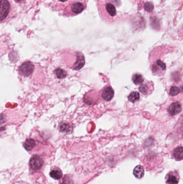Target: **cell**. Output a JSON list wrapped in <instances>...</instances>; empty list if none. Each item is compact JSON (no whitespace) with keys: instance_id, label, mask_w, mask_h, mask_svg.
<instances>
[{"instance_id":"8","label":"cell","mask_w":183,"mask_h":184,"mask_svg":"<svg viewBox=\"0 0 183 184\" xmlns=\"http://www.w3.org/2000/svg\"><path fill=\"white\" fill-rule=\"evenodd\" d=\"M144 169L141 166H136L133 171V174L135 175V177L139 179L142 178L144 175Z\"/></svg>"},{"instance_id":"17","label":"cell","mask_w":183,"mask_h":184,"mask_svg":"<svg viewBox=\"0 0 183 184\" xmlns=\"http://www.w3.org/2000/svg\"><path fill=\"white\" fill-rule=\"evenodd\" d=\"M106 8L109 14L111 16H115L116 15V9L113 5L108 3L106 5Z\"/></svg>"},{"instance_id":"4","label":"cell","mask_w":183,"mask_h":184,"mask_svg":"<svg viewBox=\"0 0 183 184\" xmlns=\"http://www.w3.org/2000/svg\"><path fill=\"white\" fill-rule=\"evenodd\" d=\"M114 90L111 87L108 86L104 88L102 93V97L105 101H110L114 96Z\"/></svg>"},{"instance_id":"20","label":"cell","mask_w":183,"mask_h":184,"mask_svg":"<svg viewBox=\"0 0 183 184\" xmlns=\"http://www.w3.org/2000/svg\"><path fill=\"white\" fill-rule=\"evenodd\" d=\"M144 9L146 12H151L154 9V5L151 2H147L144 4Z\"/></svg>"},{"instance_id":"23","label":"cell","mask_w":183,"mask_h":184,"mask_svg":"<svg viewBox=\"0 0 183 184\" xmlns=\"http://www.w3.org/2000/svg\"><path fill=\"white\" fill-rule=\"evenodd\" d=\"M17 2H21L22 1H23V0H15Z\"/></svg>"},{"instance_id":"15","label":"cell","mask_w":183,"mask_h":184,"mask_svg":"<svg viewBox=\"0 0 183 184\" xmlns=\"http://www.w3.org/2000/svg\"><path fill=\"white\" fill-rule=\"evenodd\" d=\"M132 80L135 85H140L142 84L144 80L143 76L141 74H135L132 76Z\"/></svg>"},{"instance_id":"16","label":"cell","mask_w":183,"mask_h":184,"mask_svg":"<svg viewBox=\"0 0 183 184\" xmlns=\"http://www.w3.org/2000/svg\"><path fill=\"white\" fill-rule=\"evenodd\" d=\"M128 99L129 101H130V102H135L140 99V94L139 92H132L130 93V94L129 95Z\"/></svg>"},{"instance_id":"3","label":"cell","mask_w":183,"mask_h":184,"mask_svg":"<svg viewBox=\"0 0 183 184\" xmlns=\"http://www.w3.org/2000/svg\"><path fill=\"white\" fill-rule=\"evenodd\" d=\"M30 165L33 170H38L41 168L43 165V159L38 156H34L30 159Z\"/></svg>"},{"instance_id":"18","label":"cell","mask_w":183,"mask_h":184,"mask_svg":"<svg viewBox=\"0 0 183 184\" xmlns=\"http://www.w3.org/2000/svg\"><path fill=\"white\" fill-rule=\"evenodd\" d=\"M181 90L180 88L177 86H172L170 89L169 94L171 97L176 96L178 94L181 92Z\"/></svg>"},{"instance_id":"12","label":"cell","mask_w":183,"mask_h":184,"mask_svg":"<svg viewBox=\"0 0 183 184\" xmlns=\"http://www.w3.org/2000/svg\"><path fill=\"white\" fill-rule=\"evenodd\" d=\"M59 130L62 133H68L70 131H71V127L68 123L66 122H62L60 124Z\"/></svg>"},{"instance_id":"22","label":"cell","mask_w":183,"mask_h":184,"mask_svg":"<svg viewBox=\"0 0 183 184\" xmlns=\"http://www.w3.org/2000/svg\"><path fill=\"white\" fill-rule=\"evenodd\" d=\"M156 64L157 65V66L160 67L161 69L162 70H165L166 69V66L164 62H162L161 60H157L156 62Z\"/></svg>"},{"instance_id":"10","label":"cell","mask_w":183,"mask_h":184,"mask_svg":"<svg viewBox=\"0 0 183 184\" xmlns=\"http://www.w3.org/2000/svg\"><path fill=\"white\" fill-rule=\"evenodd\" d=\"M35 145H36L35 141L33 139H27L23 144L24 147L28 151H30L33 149Z\"/></svg>"},{"instance_id":"24","label":"cell","mask_w":183,"mask_h":184,"mask_svg":"<svg viewBox=\"0 0 183 184\" xmlns=\"http://www.w3.org/2000/svg\"><path fill=\"white\" fill-rule=\"evenodd\" d=\"M61 2H65V1H66L67 0H60Z\"/></svg>"},{"instance_id":"6","label":"cell","mask_w":183,"mask_h":184,"mask_svg":"<svg viewBox=\"0 0 183 184\" xmlns=\"http://www.w3.org/2000/svg\"><path fill=\"white\" fill-rule=\"evenodd\" d=\"M85 64V58L82 54L78 55V59L75 63L74 64L73 69L75 70L80 69L82 68Z\"/></svg>"},{"instance_id":"7","label":"cell","mask_w":183,"mask_h":184,"mask_svg":"<svg viewBox=\"0 0 183 184\" xmlns=\"http://www.w3.org/2000/svg\"><path fill=\"white\" fill-rule=\"evenodd\" d=\"M173 156L176 161H181L183 159V147H179L174 150Z\"/></svg>"},{"instance_id":"19","label":"cell","mask_w":183,"mask_h":184,"mask_svg":"<svg viewBox=\"0 0 183 184\" xmlns=\"http://www.w3.org/2000/svg\"><path fill=\"white\" fill-rule=\"evenodd\" d=\"M139 90H140V92L142 93L143 94L146 95L148 93L149 91V87L147 84H141Z\"/></svg>"},{"instance_id":"14","label":"cell","mask_w":183,"mask_h":184,"mask_svg":"<svg viewBox=\"0 0 183 184\" xmlns=\"http://www.w3.org/2000/svg\"><path fill=\"white\" fill-rule=\"evenodd\" d=\"M178 179L176 175L173 173H169V175H167V184H177L178 183Z\"/></svg>"},{"instance_id":"5","label":"cell","mask_w":183,"mask_h":184,"mask_svg":"<svg viewBox=\"0 0 183 184\" xmlns=\"http://www.w3.org/2000/svg\"><path fill=\"white\" fill-rule=\"evenodd\" d=\"M181 111V104L178 102H174L170 106L168 109V112L172 116L177 115Z\"/></svg>"},{"instance_id":"1","label":"cell","mask_w":183,"mask_h":184,"mask_svg":"<svg viewBox=\"0 0 183 184\" xmlns=\"http://www.w3.org/2000/svg\"><path fill=\"white\" fill-rule=\"evenodd\" d=\"M34 70V65L30 62H23L19 67V72L24 76H29L32 74Z\"/></svg>"},{"instance_id":"11","label":"cell","mask_w":183,"mask_h":184,"mask_svg":"<svg viewBox=\"0 0 183 184\" xmlns=\"http://www.w3.org/2000/svg\"><path fill=\"white\" fill-rule=\"evenodd\" d=\"M50 175L54 179L59 180L62 177V173L59 168H55L50 172Z\"/></svg>"},{"instance_id":"9","label":"cell","mask_w":183,"mask_h":184,"mask_svg":"<svg viewBox=\"0 0 183 184\" xmlns=\"http://www.w3.org/2000/svg\"><path fill=\"white\" fill-rule=\"evenodd\" d=\"M84 10V6L81 3H75L72 5L71 10L75 14H80Z\"/></svg>"},{"instance_id":"2","label":"cell","mask_w":183,"mask_h":184,"mask_svg":"<svg viewBox=\"0 0 183 184\" xmlns=\"http://www.w3.org/2000/svg\"><path fill=\"white\" fill-rule=\"evenodd\" d=\"M10 11V4L7 0H1L0 17L3 21L7 17Z\"/></svg>"},{"instance_id":"21","label":"cell","mask_w":183,"mask_h":184,"mask_svg":"<svg viewBox=\"0 0 183 184\" xmlns=\"http://www.w3.org/2000/svg\"><path fill=\"white\" fill-rule=\"evenodd\" d=\"M151 24L152 27L154 28H155L156 29H157L158 27H160V23H159V21L157 18L156 17H151Z\"/></svg>"},{"instance_id":"13","label":"cell","mask_w":183,"mask_h":184,"mask_svg":"<svg viewBox=\"0 0 183 184\" xmlns=\"http://www.w3.org/2000/svg\"><path fill=\"white\" fill-rule=\"evenodd\" d=\"M54 74L57 78L62 79L66 78L67 75V72L61 68H57L54 71Z\"/></svg>"}]
</instances>
